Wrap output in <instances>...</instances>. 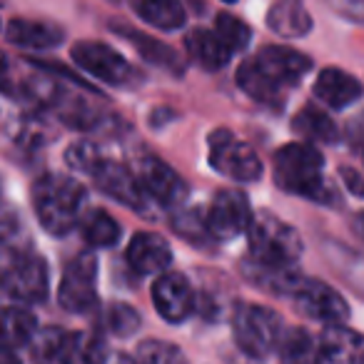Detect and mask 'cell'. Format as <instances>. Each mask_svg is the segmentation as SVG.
Masks as SVG:
<instances>
[{
    "mask_svg": "<svg viewBox=\"0 0 364 364\" xmlns=\"http://www.w3.org/2000/svg\"><path fill=\"white\" fill-rule=\"evenodd\" d=\"M247 245L255 262L277 269L294 267L304 250L297 230L269 213L255 215L247 230Z\"/></svg>",
    "mask_w": 364,
    "mask_h": 364,
    "instance_id": "cell-4",
    "label": "cell"
},
{
    "mask_svg": "<svg viewBox=\"0 0 364 364\" xmlns=\"http://www.w3.org/2000/svg\"><path fill=\"white\" fill-rule=\"evenodd\" d=\"M90 177L107 198L117 200V203L135 210V213H142V215L150 213V198H147V193L142 190V185L137 182L135 172H132L130 167L102 157V160L92 167Z\"/></svg>",
    "mask_w": 364,
    "mask_h": 364,
    "instance_id": "cell-11",
    "label": "cell"
},
{
    "mask_svg": "<svg viewBox=\"0 0 364 364\" xmlns=\"http://www.w3.org/2000/svg\"><path fill=\"white\" fill-rule=\"evenodd\" d=\"M322 170L324 160L312 142H287L274 152V182L292 195L327 203L332 193Z\"/></svg>",
    "mask_w": 364,
    "mask_h": 364,
    "instance_id": "cell-3",
    "label": "cell"
},
{
    "mask_svg": "<svg viewBox=\"0 0 364 364\" xmlns=\"http://www.w3.org/2000/svg\"><path fill=\"white\" fill-rule=\"evenodd\" d=\"M329 6L337 13H342L344 18L364 26V0H329Z\"/></svg>",
    "mask_w": 364,
    "mask_h": 364,
    "instance_id": "cell-33",
    "label": "cell"
},
{
    "mask_svg": "<svg viewBox=\"0 0 364 364\" xmlns=\"http://www.w3.org/2000/svg\"><path fill=\"white\" fill-rule=\"evenodd\" d=\"M105 364H140L135 357H127V354H110Z\"/></svg>",
    "mask_w": 364,
    "mask_h": 364,
    "instance_id": "cell-36",
    "label": "cell"
},
{
    "mask_svg": "<svg viewBox=\"0 0 364 364\" xmlns=\"http://www.w3.org/2000/svg\"><path fill=\"white\" fill-rule=\"evenodd\" d=\"M342 180L354 195H362V198H364V180L352 170V167H342Z\"/></svg>",
    "mask_w": 364,
    "mask_h": 364,
    "instance_id": "cell-34",
    "label": "cell"
},
{
    "mask_svg": "<svg viewBox=\"0 0 364 364\" xmlns=\"http://www.w3.org/2000/svg\"><path fill=\"white\" fill-rule=\"evenodd\" d=\"M8 43L26 50H53L63 43V31L50 23L28 21V18H13L6 28Z\"/></svg>",
    "mask_w": 364,
    "mask_h": 364,
    "instance_id": "cell-18",
    "label": "cell"
},
{
    "mask_svg": "<svg viewBox=\"0 0 364 364\" xmlns=\"http://www.w3.org/2000/svg\"><path fill=\"white\" fill-rule=\"evenodd\" d=\"M127 262L137 274H165L172 262V250L155 232H137L127 245Z\"/></svg>",
    "mask_w": 364,
    "mask_h": 364,
    "instance_id": "cell-15",
    "label": "cell"
},
{
    "mask_svg": "<svg viewBox=\"0 0 364 364\" xmlns=\"http://www.w3.org/2000/svg\"><path fill=\"white\" fill-rule=\"evenodd\" d=\"M102 332H110L115 337H132L140 329V314L125 302H112L100 314Z\"/></svg>",
    "mask_w": 364,
    "mask_h": 364,
    "instance_id": "cell-28",
    "label": "cell"
},
{
    "mask_svg": "<svg viewBox=\"0 0 364 364\" xmlns=\"http://www.w3.org/2000/svg\"><path fill=\"white\" fill-rule=\"evenodd\" d=\"M132 172H135L142 190L147 193V198L155 200L162 208H177L182 200L188 198V185L182 182V177L157 157H137Z\"/></svg>",
    "mask_w": 364,
    "mask_h": 364,
    "instance_id": "cell-12",
    "label": "cell"
},
{
    "mask_svg": "<svg viewBox=\"0 0 364 364\" xmlns=\"http://www.w3.org/2000/svg\"><path fill=\"white\" fill-rule=\"evenodd\" d=\"M112 31H115L117 36L125 38V41L130 43V46L135 48V50L140 53L147 63L165 68V70H170V73H182L180 55H177L170 46H165V43H160V41H152V38L145 36V33H137V31L125 28V26H112Z\"/></svg>",
    "mask_w": 364,
    "mask_h": 364,
    "instance_id": "cell-23",
    "label": "cell"
},
{
    "mask_svg": "<svg viewBox=\"0 0 364 364\" xmlns=\"http://www.w3.org/2000/svg\"><path fill=\"white\" fill-rule=\"evenodd\" d=\"M135 359L140 364H188V357L180 352V347H175L172 342H162V339L140 342Z\"/></svg>",
    "mask_w": 364,
    "mask_h": 364,
    "instance_id": "cell-29",
    "label": "cell"
},
{
    "mask_svg": "<svg viewBox=\"0 0 364 364\" xmlns=\"http://www.w3.org/2000/svg\"><path fill=\"white\" fill-rule=\"evenodd\" d=\"M210 165L220 175L237 182H255L262 175V162L252 145L235 137L230 130H218L210 135Z\"/></svg>",
    "mask_w": 364,
    "mask_h": 364,
    "instance_id": "cell-6",
    "label": "cell"
},
{
    "mask_svg": "<svg viewBox=\"0 0 364 364\" xmlns=\"http://www.w3.org/2000/svg\"><path fill=\"white\" fill-rule=\"evenodd\" d=\"M292 299L309 319L324 322L327 327L329 324H342L349 317V307L342 294L329 287V284L319 282V279L304 277V282L299 284L297 294Z\"/></svg>",
    "mask_w": 364,
    "mask_h": 364,
    "instance_id": "cell-14",
    "label": "cell"
},
{
    "mask_svg": "<svg viewBox=\"0 0 364 364\" xmlns=\"http://www.w3.org/2000/svg\"><path fill=\"white\" fill-rule=\"evenodd\" d=\"M0 364H21V357L16 354V349L3 347V354H0Z\"/></svg>",
    "mask_w": 364,
    "mask_h": 364,
    "instance_id": "cell-35",
    "label": "cell"
},
{
    "mask_svg": "<svg viewBox=\"0 0 364 364\" xmlns=\"http://www.w3.org/2000/svg\"><path fill=\"white\" fill-rule=\"evenodd\" d=\"M314 95L324 102V105L334 107V110H344L352 102L359 100L362 95V85L354 75L339 70V68H327L317 75L314 80Z\"/></svg>",
    "mask_w": 364,
    "mask_h": 364,
    "instance_id": "cell-17",
    "label": "cell"
},
{
    "mask_svg": "<svg viewBox=\"0 0 364 364\" xmlns=\"http://www.w3.org/2000/svg\"><path fill=\"white\" fill-rule=\"evenodd\" d=\"M33 208L43 230L63 237L82 223L85 188L60 172H46L33 185Z\"/></svg>",
    "mask_w": 364,
    "mask_h": 364,
    "instance_id": "cell-2",
    "label": "cell"
},
{
    "mask_svg": "<svg viewBox=\"0 0 364 364\" xmlns=\"http://www.w3.org/2000/svg\"><path fill=\"white\" fill-rule=\"evenodd\" d=\"M38 334V319L23 304H11L3 312V347L18 349L31 344Z\"/></svg>",
    "mask_w": 364,
    "mask_h": 364,
    "instance_id": "cell-25",
    "label": "cell"
},
{
    "mask_svg": "<svg viewBox=\"0 0 364 364\" xmlns=\"http://www.w3.org/2000/svg\"><path fill=\"white\" fill-rule=\"evenodd\" d=\"M215 33L223 38V43L232 53L247 48L250 38H252V31H250L247 23L240 21V18H235V16H230V13H220L218 21H215Z\"/></svg>",
    "mask_w": 364,
    "mask_h": 364,
    "instance_id": "cell-30",
    "label": "cell"
},
{
    "mask_svg": "<svg viewBox=\"0 0 364 364\" xmlns=\"http://www.w3.org/2000/svg\"><path fill=\"white\" fill-rule=\"evenodd\" d=\"M324 364H364V334L342 324H329L319 334Z\"/></svg>",
    "mask_w": 364,
    "mask_h": 364,
    "instance_id": "cell-16",
    "label": "cell"
},
{
    "mask_svg": "<svg viewBox=\"0 0 364 364\" xmlns=\"http://www.w3.org/2000/svg\"><path fill=\"white\" fill-rule=\"evenodd\" d=\"M309 70L312 60L304 53L287 46H267L240 65L237 85L252 100L279 107Z\"/></svg>",
    "mask_w": 364,
    "mask_h": 364,
    "instance_id": "cell-1",
    "label": "cell"
},
{
    "mask_svg": "<svg viewBox=\"0 0 364 364\" xmlns=\"http://www.w3.org/2000/svg\"><path fill=\"white\" fill-rule=\"evenodd\" d=\"M58 302L68 312H87L97 304V259L92 252H80L65 264L58 289Z\"/></svg>",
    "mask_w": 364,
    "mask_h": 364,
    "instance_id": "cell-8",
    "label": "cell"
},
{
    "mask_svg": "<svg viewBox=\"0 0 364 364\" xmlns=\"http://www.w3.org/2000/svg\"><path fill=\"white\" fill-rule=\"evenodd\" d=\"M110 359L100 332H68L60 352V364H105Z\"/></svg>",
    "mask_w": 364,
    "mask_h": 364,
    "instance_id": "cell-21",
    "label": "cell"
},
{
    "mask_svg": "<svg viewBox=\"0 0 364 364\" xmlns=\"http://www.w3.org/2000/svg\"><path fill=\"white\" fill-rule=\"evenodd\" d=\"M357 223H359V230H362V232H364V215H359V220H357Z\"/></svg>",
    "mask_w": 364,
    "mask_h": 364,
    "instance_id": "cell-37",
    "label": "cell"
},
{
    "mask_svg": "<svg viewBox=\"0 0 364 364\" xmlns=\"http://www.w3.org/2000/svg\"><path fill=\"white\" fill-rule=\"evenodd\" d=\"M102 157H105V155L97 150V145H92V142H87V140L73 142V145L65 150V162H68V165H70L75 172H85V175H90L92 167H95Z\"/></svg>",
    "mask_w": 364,
    "mask_h": 364,
    "instance_id": "cell-32",
    "label": "cell"
},
{
    "mask_svg": "<svg viewBox=\"0 0 364 364\" xmlns=\"http://www.w3.org/2000/svg\"><path fill=\"white\" fill-rule=\"evenodd\" d=\"M255 215L250 208V200L240 190H223L215 195L213 205L205 218V228L213 240H235L242 232H247Z\"/></svg>",
    "mask_w": 364,
    "mask_h": 364,
    "instance_id": "cell-9",
    "label": "cell"
},
{
    "mask_svg": "<svg viewBox=\"0 0 364 364\" xmlns=\"http://www.w3.org/2000/svg\"><path fill=\"white\" fill-rule=\"evenodd\" d=\"M279 364H324L319 337H312L307 329H284L279 339Z\"/></svg>",
    "mask_w": 364,
    "mask_h": 364,
    "instance_id": "cell-22",
    "label": "cell"
},
{
    "mask_svg": "<svg viewBox=\"0 0 364 364\" xmlns=\"http://www.w3.org/2000/svg\"><path fill=\"white\" fill-rule=\"evenodd\" d=\"M312 26L304 0H277L267 13V28L279 38H304Z\"/></svg>",
    "mask_w": 364,
    "mask_h": 364,
    "instance_id": "cell-19",
    "label": "cell"
},
{
    "mask_svg": "<svg viewBox=\"0 0 364 364\" xmlns=\"http://www.w3.org/2000/svg\"><path fill=\"white\" fill-rule=\"evenodd\" d=\"M3 289L21 304H38L48 297V264L38 255L21 252L8 257L3 272Z\"/></svg>",
    "mask_w": 364,
    "mask_h": 364,
    "instance_id": "cell-7",
    "label": "cell"
},
{
    "mask_svg": "<svg viewBox=\"0 0 364 364\" xmlns=\"http://www.w3.org/2000/svg\"><path fill=\"white\" fill-rule=\"evenodd\" d=\"M282 334V319H279V314L274 309L252 302L237 304V309L232 314V337L235 344L247 357H267L269 352H274L279 347Z\"/></svg>",
    "mask_w": 364,
    "mask_h": 364,
    "instance_id": "cell-5",
    "label": "cell"
},
{
    "mask_svg": "<svg viewBox=\"0 0 364 364\" xmlns=\"http://www.w3.org/2000/svg\"><path fill=\"white\" fill-rule=\"evenodd\" d=\"M73 60L87 73V75L97 77L100 82L115 87H125L135 82V70L132 65L120 55L117 50H112L105 43L95 41H82L73 48Z\"/></svg>",
    "mask_w": 364,
    "mask_h": 364,
    "instance_id": "cell-10",
    "label": "cell"
},
{
    "mask_svg": "<svg viewBox=\"0 0 364 364\" xmlns=\"http://www.w3.org/2000/svg\"><path fill=\"white\" fill-rule=\"evenodd\" d=\"M80 230L85 242L92 245V247H112L120 240V225L102 210H95L87 218H82Z\"/></svg>",
    "mask_w": 364,
    "mask_h": 364,
    "instance_id": "cell-27",
    "label": "cell"
},
{
    "mask_svg": "<svg viewBox=\"0 0 364 364\" xmlns=\"http://www.w3.org/2000/svg\"><path fill=\"white\" fill-rule=\"evenodd\" d=\"M152 302L162 319L180 324L195 312V292L185 274L165 272L152 284Z\"/></svg>",
    "mask_w": 364,
    "mask_h": 364,
    "instance_id": "cell-13",
    "label": "cell"
},
{
    "mask_svg": "<svg viewBox=\"0 0 364 364\" xmlns=\"http://www.w3.org/2000/svg\"><path fill=\"white\" fill-rule=\"evenodd\" d=\"M185 48H188L190 60H195L205 70H223L232 58V50L225 46L223 38L215 31H205V28L190 31L185 38Z\"/></svg>",
    "mask_w": 364,
    "mask_h": 364,
    "instance_id": "cell-20",
    "label": "cell"
},
{
    "mask_svg": "<svg viewBox=\"0 0 364 364\" xmlns=\"http://www.w3.org/2000/svg\"><path fill=\"white\" fill-rule=\"evenodd\" d=\"M292 130L302 135L304 142H334V137H337V127H334L332 117L314 105H304L294 115Z\"/></svg>",
    "mask_w": 364,
    "mask_h": 364,
    "instance_id": "cell-26",
    "label": "cell"
},
{
    "mask_svg": "<svg viewBox=\"0 0 364 364\" xmlns=\"http://www.w3.org/2000/svg\"><path fill=\"white\" fill-rule=\"evenodd\" d=\"M225 3H237V0H225Z\"/></svg>",
    "mask_w": 364,
    "mask_h": 364,
    "instance_id": "cell-38",
    "label": "cell"
},
{
    "mask_svg": "<svg viewBox=\"0 0 364 364\" xmlns=\"http://www.w3.org/2000/svg\"><path fill=\"white\" fill-rule=\"evenodd\" d=\"M135 13L160 31H180L185 26V8L180 0H135Z\"/></svg>",
    "mask_w": 364,
    "mask_h": 364,
    "instance_id": "cell-24",
    "label": "cell"
},
{
    "mask_svg": "<svg viewBox=\"0 0 364 364\" xmlns=\"http://www.w3.org/2000/svg\"><path fill=\"white\" fill-rule=\"evenodd\" d=\"M65 337L68 332L58 327H46L36 334L33 339V354L36 359H43V362H58L60 359V352H63V344H65Z\"/></svg>",
    "mask_w": 364,
    "mask_h": 364,
    "instance_id": "cell-31",
    "label": "cell"
}]
</instances>
